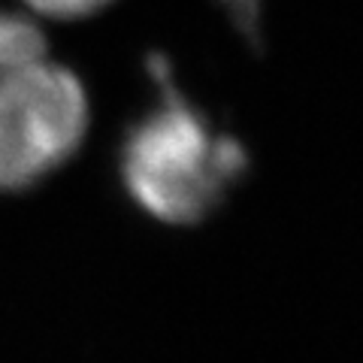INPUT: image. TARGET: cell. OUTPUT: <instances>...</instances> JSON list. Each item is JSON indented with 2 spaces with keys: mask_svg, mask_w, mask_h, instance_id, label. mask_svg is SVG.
I'll return each mask as SVG.
<instances>
[{
  "mask_svg": "<svg viewBox=\"0 0 363 363\" xmlns=\"http://www.w3.org/2000/svg\"><path fill=\"white\" fill-rule=\"evenodd\" d=\"M245 149L173 76H157L152 106L121 143V185L136 209L167 227H197L245 173Z\"/></svg>",
  "mask_w": 363,
  "mask_h": 363,
  "instance_id": "obj_1",
  "label": "cell"
},
{
  "mask_svg": "<svg viewBox=\"0 0 363 363\" xmlns=\"http://www.w3.org/2000/svg\"><path fill=\"white\" fill-rule=\"evenodd\" d=\"M91 97L40 25L0 9V188H28L85 143Z\"/></svg>",
  "mask_w": 363,
  "mask_h": 363,
  "instance_id": "obj_2",
  "label": "cell"
},
{
  "mask_svg": "<svg viewBox=\"0 0 363 363\" xmlns=\"http://www.w3.org/2000/svg\"><path fill=\"white\" fill-rule=\"evenodd\" d=\"M118 0H25V6L37 18L45 21H82L94 18L104 9L116 6Z\"/></svg>",
  "mask_w": 363,
  "mask_h": 363,
  "instance_id": "obj_3",
  "label": "cell"
}]
</instances>
